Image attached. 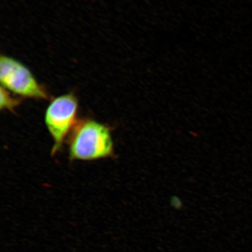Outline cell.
<instances>
[{"label": "cell", "mask_w": 252, "mask_h": 252, "mask_svg": "<svg viewBox=\"0 0 252 252\" xmlns=\"http://www.w3.org/2000/svg\"><path fill=\"white\" fill-rule=\"evenodd\" d=\"M68 141L71 160L90 161L115 155L111 130L108 126L94 120L78 122Z\"/></svg>", "instance_id": "1"}, {"label": "cell", "mask_w": 252, "mask_h": 252, "mask_svg": "<svg viewBox=\"0 0 252 252\" xmlns=\"http://www.w3.org/2000/svg\"><path fill=\"white\" fill-rule=\"evenodd\" d=\"M78 100L73 93L62 94L52 99L46 109L45 123L53 140L52 155L62 150L77 122Z\"/></svg>", "instance_id": "2"}, {"label": "cell", "mask_w": 252, "mask_h": 252, "mask_svg": "<svg viewBox=\"0 0 252 252\" xmlns=\"http://www.w3.org/2000/svg\"><path fill=\"white\" fill-rule=\"evenodd\" d=\"M1 86L21 98L47 99L49 94L26 65L17 59L5 55L0 58Z\"/></svg>", "instance_id": "3"}, {"label": "cell", "mask_w": 252, "mask_h": 252, "mask_svg": "<svg viewBox=\"0 0 252 252\" xmlns=\"http://www.w3.org/2000/svg\"><path fill=\"white\" fill-rule=\"evenodd\" d=\"M13 94L9 92L4 87H1V109L8 110L14 112L22 102L21 97H14Z\"/></svg>", "instance_id": "4"}, {"label": "cell", "mask_w": 252, "mask_h": 252, "mask_svg": "<svg viewBox=\"0 0 252 252\" xmlns=\"http://www.w3.org/2000/svg\"><path fill=\"white\" fill-rule=\"evenodd\" d=\"M172 206L176 208V209H179V206H181V201L178 200V198L173 197L171 200Z\"/></svg>", "instance_id": "5"}]
</instances>
